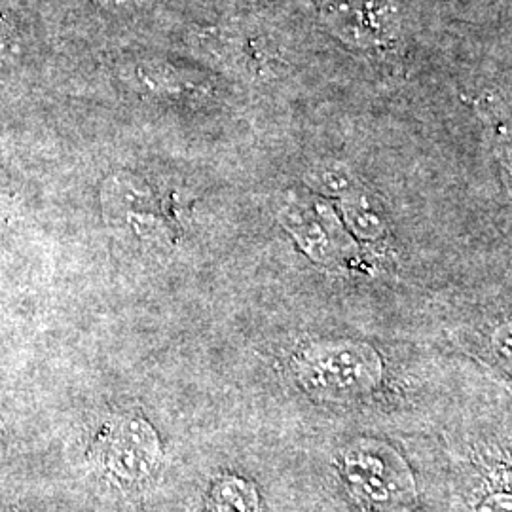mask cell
Here are the masks:
<instances>
[{"label": "cell", "instance_id": "6da1fadb", "mask_svg": "<svg viewBox=\"0 0 512 512\" xmlns=\"http://www.w3.org/2000/svg\"><path fill=\"white\" fill-rule=\"evenodd\" d=\"M103 207L112 228L124 239L160 245L179 236L173 200L131 173L110 177L103 188Z\"/></svg>", "mask_w": 512, "mask_h": 512}, {"label": "cell", "instance_id": "7a4b0ae2", "mask_svg": "<svg viewBox=\"0 0 512 512\" xmlns=\"http://www.w3.org/2000/svg\"><path fill=\"white\" fill-rule=\"evenodd\" d=\"M382 378L376 353L363 344H329L306 351L300 380L306 389L334 401L355 399L374 389Z\"/></svg>", "mask_w": 512, "mask_h": 512}, {"label": "cell", "instance_id": "3957f363", "mask_svg": "<svg viewBox=\"0 0 512 512\" xmlns=\"http://www.w3.org/2000/svg\"><path fill=\"white\" fill-rule=\"evenodd\" d=\"M97 456L110 475L141 480L158 465L160 444L145 421L120 420L101 435Z\"/></svg>", "mask_w": 512, "mask_h": 512}, {"label": "cell", "instance_id": "277c9868", "mask_svg": "<svg viewBox=\"0 0 512 512\" xmlns=\"http://www.w3.org/2000/svg\"><path fill=\"white\" fill-rule=\"evenodd\" d=\"M397 465L399 461L387 458L384 450H363L348 458L349 480L372 503L397 511L408 505L414 495L410 478Z\"/></svg>", "mask_w": 512, "mask_h": 512}, {"label": "cell", "instance_id": "5b68a950", "mask_svg": "<svg viewBox=\"0 0 512 512\" xmlns=\"http://www.w3.org/2000/svg\"><path fill=\"white\" fill-rule=\"evenodd\" d=\"M19 211H21V203L16 190L0 175V239L16 226Z\"/></svg>", "mask_w": 512, "mask_h": 512}, {"label": "cell", "instance_id": "8992f818", "mask_svg": "<svg viewBox=\"0 0 512 512\" xmlns=\"http://www.w3.org/2000/svg\"><path fill=\"white\" fill-rule=\"evenodd\" d=\"M313 181L317 183V186H321L323 190L334 192V194L346 192L348 188L353 186L349 173H346L342 167H332V169L325 167V169H321L319 173L313 175Z\"/></svg>", "mask_w": 512, "mask_h": 512}]
</instances>
